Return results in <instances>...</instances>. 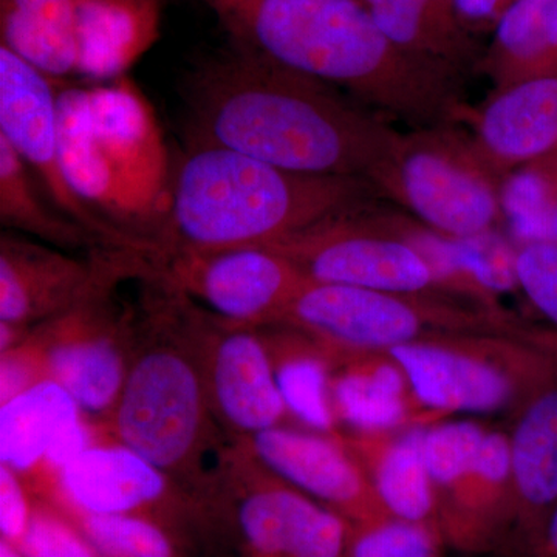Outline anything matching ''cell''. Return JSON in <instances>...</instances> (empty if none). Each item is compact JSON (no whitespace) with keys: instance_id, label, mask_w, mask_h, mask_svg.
<instances>
[{"instance_id":"1","label":"cell","mask_w":557,"mask_h":557,"mask_svg":"<svg viewBox=\"0 0 557 557\" xmlns=\"http://www.w3.org/2000/svg\"><path fill=\"white\" fill-rule=\"evenodd\" d=\"M186 102L190 143L295 174L368 180L398 137L335 87L244 50L197 69Z\"/></svg>"},{"instance_id":"2","label":"cell","mask_w":557,"mask_h":557,"mask_svg":"<svg viewBox=\"0 0 557 557\" xmlns=\"http://www.w3.org/2000/svg\"><path fill=\"white\" fill-rule=\"evenodd\" d=\"M245 51L417 127L463 108L453 73L403 53L358 0H207Z\"/></svg>"},{"instance_id":"3","label":"cell","mask_w":557,"mask_h":557,"mask_svg":"<svg viewBox=\"0 0 557 557\" xmlns=\"http://www.w3.org/2000/svg\"><path fill=\"white\" fill-rule=\"evenodd\" d=\"M137 333L126 381L106 421L110 437L170 475L208 509L223 475L212 454L228 456L209 406L200 354V306L160 269L141 277Z\"/></svg>"},{"instance_id":"4","label":"cell","mask_w":557,"mask_h":557,"mask_svg":"<svg viewBox=\"0 0 557 557\" xmlns=\"http://www.w3.org/2000/svg\"><path fill=\"white\" fill-rule=\"evenodd\" d=\"M375 196L366 178L295 174L236 150L190 143L174 171L170 212L152 259L271 247Z\"/></svg>"},{"instance_id":"5","label":"cell","mask_w":557,"mask_h":557,"mask_svg":"<svg viewBox=\"0 0 557 557\" xmlns=\"http://www.w3.org/2000/svg\"><path fill=\"white\" fill-rule=\"evenodd\" d=\"M58 139L76 196L152 256L170 212L174 172L141 90L127 76L106 86L58 87Z\"/></svg>"},{"instance_id":"6","label":"cell","mask_w":557,"mask_h":557,"mask_svg":"<svg viewBox=\"0 0 557 557\" xmlns=\"http://www.w3.org/2000/svg\"><path fill=\"white\" fill-rule=\"evenodd\" d=\"M386 354L434 421L450 416L512 418L557 381V332L530 324L511 332L417 341Z\"/></svg>"},{"instance_id":"7","label":"cell","mask_w":557,"mask_h":557,"mask_svg":"<svg viewBox=\"0 0 557 557\" xmlns=\"http://www.w3.org/2000/svg\"><path fill=\"white\" fill-rule=\"evenodd\" d=\"M277 325L332 354L388 351L417 341L463 333L511 332L525 322L440 296L401 295L309 281Z\"/></svg>"},{"instance_id":"8","label":"cell","mask_w":557,"mask_h":557,"mask_svg":"<svg viewBox=\"0 0 557 557\" xmlns=\"http://www.w3.org/2000/svg\"><path fill=\"white\" fill-rule=\"evenodd\" d=\"M500 180L471 137L442 123L398 134L368 182L428 228L465 237L502 228Z\"/></svg>"},{"instance_id":"9","label":"cell","mask_w":557,"mask_h":557,"mask_svg":"<svg viewBox=\"0 0 557 557\" xmlns=\"http://www.w3.org/2000/svg\"><path fill=\"white\" fill-rule=\"evenodd\" d=\"M145 269L146 259L129 252L86 299L28 333L50 379L75 398L86 416L108 421L115 408L131 366L137 311L116 306L113 289Z\"/></svg>"},{"instance_id":"10","label":"cell","mask_w":557,"mask_h":557,"mask_svg":"<svg viewBox=\"0 0 557 557\" xmlns=\"http://www.w3.org/2000/svg\"><path fill=\"white\" fill-rule=\"evenodd\" d=\"M219 511L249 557H346L357 527L260 467L239 442L212 504Z\"/></svg>"},{"instance_id":"11","label":"cell","mask_w":557,"mask_h":557,"mask_svg":"<svg viewBox=\"0 0 557 557\" xmlns=\"http://www.w3.org/2000/svg\"><path fill=\"white\" fill-rule=\"evenodd\" d=\"M373 203L271 245L309 281L401 295L440 296L426 260L387 228Z\"/></svg>"},{"instance_id":"12","label":"cell","mask_w":557,"mask_h":557,"mask_svg":"<svg viewBox=\"0 0 557 557\" xmlns=\"http://www.w3.org/2000/svg\"><path fill=\"white\" fill-rule=\"evenodd\" d=\"M39 497L65 511L90 516H141L172 530L205 523L211 512L160 468L110 437L73 458Z\"/></svg>"},{"instance_id":"13","label":"cell","mask_w":557,"mask_h":557,"mask_svg":"<svg viewBox=\"0 0 557 557\" xmlns=\"http://www.w3.org/2000/svg\"><path fill=\"white\" fill-rule=\"evenodd\" d=\"M152 260L194 302L236 327L277 325L309 282L295 262L269 247L177 251Z\"/></svg>"},{"instance_id":"14","label":"cell","mask_w":557,"mask_h":557,"mask_svg":"<svg viewBox=\"0 0 557 557\" xmlns=\"http://www.w3.org/2000/svg\"><path fill=\"white\" fill-rule=\"evenodd\" d=\"M0 137L27 164L51 207L89 231L102 247L137 251L76 196L65 178L58 139L57 81L5 46H0Z\"/></svg>"},{"instance_id":"15","label":"cell","mask_w":557,"mask_h":557,"mask_svg":"<svg viewBox=\"0 0 557 557\" xmlns=\"http://www.w3.org/2000/svg\"><path fill=\"white\" fill-rule=\"evenodd\" d=\"M200 354L209 406L231 438L239 442L289 418L262 329L225 324L200 307Z\"/></svg>"},{"instance_id":"16","label":"cell","mask_w":557,"mask_h":557,"mask_svg":"<svg viewBox=\"0 0 557 557\" xmlns=\"http://www.w3.org/2000/svg\"><path fill=\"white\" fill-rule=\"evenodd\" d=\"M239 443L260 467L355 525H375L391 519L344 437L282 424Z\"/></svg>"},{"instance_id":"17","label":"cell","mask_w":557,"mask_h":557,"mask_svg":"<svg viewBox=\"0 0 557 557\" xmlns=\"http://www.w3.org/2000/svg\"><path fill=\"white\" fill-rule=\"evenodd\" d=\"M132 249L102 248L90 260L2 233L0 322L32 330L86 299Z\"/></svg>"},{"instance_id":"18","label":"cell","mask_w":557,"mask_h":557,"mask_svg":"<svg viewBox=\"0 0 557 557\" xmlns=\"http://www.w3.org/2000/svg\"><path fill=\"white\" fill-rule=\"evenodd\" d=\"M511 507L502 552L528 557L557 504V381L511 418Z\"/></svg>"},{"instance_id":"19","label":"cell","mask_w":557,"mask_h":557,"mask_svg":"<svg viewBox=\"0 0 557 557\" xmlns=\"http://www.w3.org/2000/svg\"><path fill=\"white\" fill-rule=\"evenodd\" d=\"M471 138L497 174L557 157V73L496 89L478 110L460 109Z\"/></svg>"},{"instance_id":"20","label":"cell","mask_w":557,"mask_h":557,"mask_svg":"<svg viewBox=\"0 0 557 557\" xmlns=\"http://www.w3.org/2000/svg\"><path fill=\"white\" fill-rule=\"evenodd\" d=\"M511 507V446L508 431L487 429L467 474L438 498L443 539L465 552H502Z\"/></svg>"},{"instance_id":"21","label":"cell","mask_w":557,"mask_h":557,"mask_svg":"<svg viewBox=\"0 0 557 557\" xmlns=\"http://www.w3.org/2000/svg\"><path fill=\"white\" fill-rule=\"evenodd\" d=\"M332 401L350 435L386 434L435 423L418 405L405 372L386 351L332 354Z\"/></svg>"},{"instance_id":"22","label":"cell","mask_w":557,"mask_h":557,"mask_svg":"<svg viewBox=\"0 0 557 557\" xmlns=\"http://www.w3.org/2000/svg\"><path fill=\"white\" fill-rule=\"evenodd\" d=\"M424 428L347 435L344 440L368 472L373 490L391 518L440 530L437 493L424 460Z\"/></svg>"},{"instance_id":"23","label":"cell","mask_w":557,"mask_h":557,"mask_svg":"<svg viewBox=\"0 0 557 557\" xmlns=\"http://www.w3.org/2000/svg\"><path fill=\"white\" fill-rule=\"evenodd\" d=\"M78 75L113 81L159 35L157 0H75Z\"/></svg>"},{"instance_id":"24","label":"cell","mask_w":557,"mask_h":557,"mask_svg":"<svg viewBox=\"0 0 557 557\" xmlns=\"http://www.w3.org/2000/svg\"><path fill=\"white\" fill-rule=\"evenodd\" d=\"M84 416L58 381H39L0 405V465L32 480L62 432Z\"/></svg>"},{"instance_id":"25","label":"cell","mask_w":557,"mask_h":557,"mask_svg":"<svg viewBox=\"0 0 557 557\" xmlns=\"http://www.w3.org/2000/svg\"><path fill=\"white\" fill-rule=\"evenodd\" d=\"M262 329L289 418L319 434L339 435L332 401V359L324 347L284 325Z\"/></svg>"},{"instance_id":"26","label":"cell","mask_w":557,"mask_h":557,"mask_svg":"<svg viewBox=\"0 0 557 557\" xmlns=\"http://www.w3.org/2000/svg\"><path fill=\"white\" fill-rule=\"evenodd\" d=\"M2 46L51 79L78 73L75 0H2Z\"/></svg>"},{"instance_id":"27","label":"cell","mask_w":557,"mask_h":557,"mask_svg":"<svg viewBox=\"0 0 557 557\" xmlns=\"http://www.w3.org/2000/svg\"><path fill=\"white\" fill-rule=\"evenodd\" d=\"M496 89L557 73V0H515L496 22Z\"/></svg>"},{"instance_id":"28","label":"cell","mask_w":557,"mask_h":557,"mask_svg":"<svg viewBox=\"0 0 557 557\" xmlns=\"http://www.w3.org/2000/svg\"><path fill=\"white\" fill-rule=\"evenodd\" d=\"M47 197L24 160L0 137V222L62 248L101 245L78 223L47 207ZM49 201V200H47ZM102 247V245H101ZM106 248V247H104Z\"/></svg>"},{"instance_id":"29","label":"cell","mask_w":557,"mask_h":557,"mask_svg":"<svg viewBox=\"0 0 557 557\" xmlns=\"http://www.w3.org/2000/svg\"><path fill=\"white\" fill-rule=\"evenodd\" d=\"M500 211L502 230L518 247L557 242V157L507 172Z\"/></svg>"},{"instance_id":"30","label":"cell","mask_w":557,"mask_h":557,"mask_svg":"<svg viewBox=\"0 0 557 557\" xmlns=\"http://www.w3.org/2000/svg\"><path fill=\"white\" fill-rule=\"evenodd\" d=\"M453 239L458 267L472 300L482 309L507 313L500 298L519 289L518 245L502 228Z\"/></svg>"},{"instance_id":"31","label":"cell","mask_w":557,"mask_h":557,"mask_svg":"<svg viewBox=\"0 0 557 557\" xmlns=\"http://www.w3.org/2000/svg\"><path fill=\"white\" fill-rule=\"evenodd\" d=\"M65 512L78 523L102 557H186L177 531L159 520Z\"/></svg>"},{"instance_id":"32","label":"cell","mask_w":557,"mask_h":557,"mask_svg":"<svg viewBox=\"0 0 557 557\" xmlns=\"http://www.w3.org/2000/svg\"><path fill=\"white\" fill-rule=\"evenodd\" d=\"M376 27L397 49L450 72L443 35L437 32L434 0H362Z\"/></svg>"},{"instance_id":"33","label":"cell","mask_w":557,"mask_h":557,"mask_svg":"<svg viewBox=\"0 0 557 557\" xmlns=\"http://www.w3.org/2000/svg\"><path fill=\"white\" fill-rule=\"evenodd\" d=\"M486 432L485 424L467 418H443L424 428V460L437 493V502L472 467Z\"/></svg>"},{"instance_id":"34","label":"cell","mask_w":557,"mask_h":557,"mask_svg":"<svg viewBox=\"0 0 557 557\" xmlns=\"http://www.w3.org/2000/svg\"><path fill=\"white\" fill-rule=\"evenodd\" d=\"M445 544L435 527L391 518L355 527L346 557H442Z\"/></svg>"},{"instance_id":"35","label":"cell","mask_w":557,"mask_h":557,"mask_svg":"<svg viewBox=\"0 0 557 557\" xmlns=\"http://www.w3.org/2000/svg\"><path fill=\"white\" fill-rule=\"evenodd\" d=\"M16 547L25 557H102L60 505L39 496L30 525Z\"/></svg>"},{"instance_id":"36","label":"cell","mask_w":557,"mask_h":557,"mask_svg":"<svg viewBox=\"0 0 557 557\" xmlns=\"http://www.w3.org/2000/svg\"><path fill=\"white\" fill-rule=\"evenodd\" d=\"M516 274L528 302L557 332V242L518 247Z\"/></svg>"},{"instance_id":"37","label":"cell","mask_w":557,"mask_h":557,"mask_svg":"<svg viewBox=\"0 0 557 557\" xmlns=\"http://www.w3.org/2000/svg\"><path fill=\"white\" fill-rule=\"evenodd\" d=\"M35 509L30 486L13 469L0 465V539L17 545Z\"/></svg>"},{"instance_id":"38","label":"cell","mask_w":557,"mask_h":557,"mask_svg":"<svg viewBox=\"0 0 557 557\" xmlns=\"http://www.w3.org/2000/svg\"><path fill=\"white\" fill-rule=\"evenodd\" d=\"M46 379L49 370L39 348L25 338L0 355V405Z\"/></svg>"},{"instance_id":"39","label":"cell","mask_w":557,"mask_h":557,"mask_svg":"<svg viewBox=\"0 0 557 557\" xmlns=\"http://www.w3.org/2000/svg\"><path fill=\"white\" fill-rule=\"evenodd\" d=\"M515 0H450L458 16L471 22L497 20Z\"/></svg>"},{"instance_id":"40","label":"cell","mask_w":557,"mask_h":557,"mask_svg":"<svg viewBox=\"0 0 557 557\" xmlns=\"http://www.w3.org/2000/svg\"><path fill=\"white\" fill-rule=\"evenodd\" d=\"M528 557H557V504Z\"/></svg>"},{"instance_id":"41","label":"cell","mask_w":557,"mask_h":557,"mask_svg":"<svg viewBox=\"0 0 557 557\" xmlns=\"http://www.w3.org/2000/svg\"><path fill=\"white\" fill-rule=\"evenodd\" d=\"M0 557H25V555L16 545L0 539Z\"/></svg>"}]
</instances>
